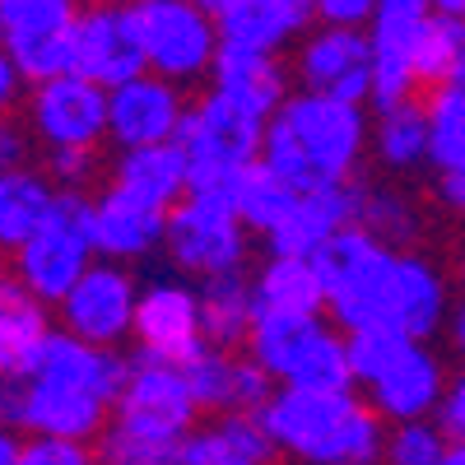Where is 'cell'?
<instances>
[{
    "label": "cell",
    "instance_id": "cell-30",
    "mask_svg": "<svg viewBox=\"0 0 465 465\" xmlns=\"http://www.w3.org/2000/svg\"><path fill=\"white\" fill-rule=\"evenodd\" d=\"M372 159L391 177H410L419 168H433L429 107L419 98L396 103V107H377L372 112Z\"/></svg>",
    "mask_w": 465,
    "mask_h": 465
},
{
    "label": "cell",
    "instance_id": "cell-47",
    "mask_svg": "<svg viewBox=\"0 0 465 465\" xmlns=\"http://www.w3.org/2000/svg\"><path fill=\"white\" fill-rule=\"evenodd\" d=\"M447 465H465V447H456V442H451V451H447Z\"/></svg>",
    "mask_w": 465,
    "mask_h": 465
},
{
    "label": "cell",
    "instance_id": "cell-35",
    "mask_svg": "<svg viewBox=\"0 0 465 465\" xmlns=\"http://www.w3.org/2000/svg\"><path fill=\"white\" fill-rule=\"evenodd\" d=\"M423 107H429V131H433V168L429 173H442L465 153V80L433 89L423 98Z\"/></svg>",
    "mask_w": 465,
    "mask_h": 465
},
{
    "label": "cell",
    "instance_id": "cell-25",
    "mask_svg": "<svg viewBox=\"0 0 465 465\" xmlns=\"http://www.w3.org/2000/svg\"><path fill=\"white\" fill-rule=\"evenodd\" d=\"M256 322H317L326 317V284L312 261L265 256L252 270Z\"/></svg>",
    "mask_w": 465,
    "mask_h": 465
},
{
    "label": "cell",
    "instance_id": "cell-31",
    "mask_svg": "<svg viewBox=\"0 0 465 465\" xmlns=\"http://www.w3.org/2000/svg\"><path fill=\"white\" fill-rule=\"evenodd\" d=\"M56 201H61V186L37 163L0 173V247L19 252L33 232L52 219Z\"/></svg>",
    "mask_w": 465,
    "mask_h": 465
},
{
    "label": "cell",
    "instance_id": "cell-49",
    "mask_svg": "<svg viewBox=\"0 0 465 465\" xmlns=\"http://www.w3.org/2000/svg\"><path fill=\"white\" fill-rule=\"evenodd\" d=\"M173 465H182V460H173Z\"/></svg>",
    "mask_w": 465,
    "mask_h": 465
},
{
    "label": "cell",
    "instance_id": "cell-10",
    "mask_svg": "<svg viewBox=\"0 0 465 465\" xmlns=\"http://www.w3.org/2000/svg\"><path fill=\"white\" fill-rule=\"evenodd\" d=\"M149 74L191 89L214 80V65L223 56V37L214 28V15L205 0H135Z\"/></svg>",
    "mask_w": 465,
    "mask_h": 465
},
{
    "label": "cell",
    "instance_id": "cell-7",
    "mask_svg": "<svg viewBox=\"0 0 465 465\" xmlns=\"http://www.w3.org/2000/svg\"><path fill=\"white\" fill-rule=\"evenodd\" d=\"M89 201L94 196H65V191H61L52 219L37 228L19 252H10V270H5V275L28 298L52 307V312L70 298V289L80 284L94 270V261H98L94 228H89Z\"/></svg>",
    "mask_w": 465,
    "mask_h": 465
},
{
    "label": "cell",
    "instance_id": "cell-27",
    "mask_svg": "<svg viewBox=\"0 0 465 465\" xmlns=\"http://www.w3.org/2000/svg\"><path fill=\"white\" fill-rule=\"evenodd\" d=\"M52 335H56L52 307L28 298L10 275L0 280V372H5V381H24Z\"/></svg>",
    "mask_w": 465,
    "mask_h": 465
},
{
    "label": "cell",
    "instance_id": "cell-41",
    "mask_svg": "<svg viewBox=\"0 0 465 465\" xmlns=\"http://www.w3.org/2000/svg\"><path fill=\"white\" fill-rule=\"evenodd\" d=\"M433 196H438V205H442L447 214L465 219V153H460L451 168L433 173Z\"/></svg>",
    "mask_w": 465,
    "mask_h": 465
},
{
    "label": "cell",
    "instance_id": "cell-46",
    "mask_svg": "<svg viewBox=\"0 0 465 465\" xmlns=\"http://www.w3.org/2000/svg\"><path fill=\"white\" fill-rule=\"evenodd\" d=\"M438 10L451 15V19H465V0H438Z\"/></svg>",
    "mask_w": 465,
    "mask_h": 465
},
{
    "label": "cell",
    "instance_id": "cell-26",
    "mask_svg": "<svg viewBox=\"0 0 465 465\" xmlns=\"http://www.w3.org/2000/svg\"><path fill=\"white\" fill-rule=\"evenodd\" d=\"M289 65L275 61V56H252V52H228L219 56L214 65V80H210V94L228 98L232 107H242L252 116H261V122H270L284 103H289Z\"/></svg>",
    "mask_w": 465,
    "mask_h": 465
},
{
    "label": "cell",
    "instance_id": "cell-16",
    "mask_svg": "<svg viewBox=\"0 0 465 465\" xmlns=\"http://www.w3.org/2000/svg\"><path fill=\"white\" fill-rule=\"evenodd\" d=\"M140 280L131 265L94 261V270L70 289V298L56 307V326L84 344L122 349L135 340V312H140Z\"/></svg>",
    "mask_w": 465,
    "mask_h": 465
},
{
    "label": "cell",
    "instance_id": "cell-21",
    "mask_svg": "<svg viewBox=\"0 0 465 465\" xmlns=\"http://www.w3.org/2000/svg\"><path fill=\"white\" fill-rule=\"evenodd\" d=\"M186 381H191V396H196L201 414H261L270 401H275L280 386L265 377V368H256L247 354H232V349H205L196 354L186 368Z\"/></svg>",
    "mask_w": 465,
    "mask_h": 465
},
{
    "label": "cell",
    "instance_id": "cell-8",
    "mask_svg": "<svg viewBox=\"0 0 465 465\" xmlns=\"http://www.w3.org/2000/svg\"><path fill=\"white\" fill-rule=\"evenodd\" d=\"M201 423H205L201 405L191 396V381H186L182 368L131 354V372H126V386H122V401H116V414H112L116 433L140 438V442L182 460L186 438L196 433Z\"/></svg>",
    "mask_w": 465,
    "mask_h": 465
},
{
    "label": "cell",
    "instance_id": "cell-33",
    "mask_svg": "<svg viewBox=\"0 0 465 465\" xmlns=\"http://www.w3.org/2000/svg\"><path fill=\"white\" fill-rule=\"evenodd\" d=\"M293 201H298V191L275 168H265V163L247 168L238 182H232V191H228V205L238 210V219L247 223V232H261V238H270V232L284 223V214L293 210Z\"/></svg>",
    "mask_w": 465,
    "mask_h": 465
},
{
    "label": "cell",
    "instance_id": "cell-42",
    "mask_svg": "<svg viewBox=\"0 0 465 465\" xmlns=\"http://www.w3.org/2000/svg\"><path fill=\"white\" fill-rule=\"evenodd\" d=\"M28 144H33L28 126H15V122L0 126V173L28 168V163H33V159H28Z\"/></svg>",
    "mask_w": 465,
    "mask_h": 465
},
{
    "label": "cell",
    "instance_id": "cell-9",
    "mask_svg": "<svg viewBox=\"0 0 465 465\" xmlns=\"http://www.w3.org/2000/svg\"><path fill=\"white\" fill-rule=\"evenodd\" d=\"M163 256H168V265L177 270V275L196 280V284L247 275L252 232L223 196H186L168 214Z\"/></svg>",
    "mask_w": 465,
    "mask_h": 465
},
{
    "label": "cell",
    "instance_id": "cell-40",
    "mask_svg": "<svg viewBox=\"0 0 465 465\" xmlns=\"http://www.w3.org/2000/svg\"><path fill=\"white\" fill-rule=\"evenodd\" d=\"M438 423H442V433L456 447H465V363L451 372V386H447V401L438 410Z\"/></svg>",
    "mask_w": 465,
    "mask_h": 465
},
{
    "label": "cell",
    "instance_id": "cell-17",
    "mask_svg": "<svg viewBox=\"0 0 465 465\" xmlns=\"http://www.w3.org/2000/svg\"><path fill=\"white\" fill-rule=\"evenodd\" d=\"M433 24L429 0H377V19L368 28L372 47V74H377V98L372 107H396L410 103L423 89V37Z\"/></svg>",
    "mask_w": 465,
    "mask_h": 465
},
{
    "label": "cell",
    "instance_id": "cell-12",
    "mask_svg": "<svg viewBox=\"0 0 465 465\" xmlns=\"http://www.w3.org/2000/svg\"><path fill=\"white\" fill-rule=\"evenodd\" d=\"M24 126L43 153H98L107 140V89L84 74L33 84L24 103Z\"/></svg>",
    "mask_w": 465,
    "mask_h": 465
},
{
    "label": "cell",
    "instance_id": "cell-43",
    "mask_svg": "<svg viewBox=\"0 0 465 465\" xmlns=\"http://www.w3.org/2000/svg\"><path fill=\"white\" fill-rule=\"evenodd\" d=\"M0 103H5V107L28 103V80L19 74V65H15V61H5V56H0Z\"/></svg>",
    "mask_w": 465,
    "mask_h": 465
},
{
    "label": "cell",
    "instance_id": "cell-2",
    "mask_svg": "<svg viewBox=\"0 0 465 465\" xmlns=\"http://www.w3.org/2000/svg\"><path fill=\"white\" fill-rule=\"evenodd\" d=\"M372 153L368 107L331 103L317 94H289V103L270 116L261 163L275 168L298 196L307 191H349Z\"/></svg>",
    "mask_w": 465,
    "mask_h": 465
},
{
    "label": "cell",
    "instance_id": "cell-37",
    "mask_svg": "<svg viewBox=\"0 0 465 465\" xmlns=\"http://www.w3.org/2000/svg\"><path fill=\"white\" fill-rule=\"evenodd\" d=\"M43 173L65 191V196H94L98 177V153H43Z\"/></svg>",
    "mask_w": 465,
    "mask_h": 465
},
{
    "label": "cell",
    "instance_id": "cell-28",
    "mask_svg": "<svg viewBox=\"0 0 465 465\" xmlns=\"http://www.w3.org/2000/svg\"><path fill=\"white\" fill-rule=\"evenodd\" d=\"M349 191H354V228L372 232L377 242L396 247V252H414V242L423 238V210L401 182L359 177Z\"/></svg>",
    "mask_w": 465,
    "mask_h": 465
},
{
    "label": "cell",
    "instance_id": "cell-45",
    "mask_svg": "<svg viewBox=\"0 0 465 465\" xmlns=\"http://www.w3.org/2000/svg\"><path fill=\"white\" fill-rule=\"evenodd\" d=\"M19 451H24V433H0V465H19Z\"/></svg>",
    "mask_w": 465,
    "mask_h": 465
},
{
    "label": "cell",
    "instance_id": "cell-4",
    "mask_svg": "<svg viewBox=\"0 0 465 465\" xmlns=\"http://www.w3.org/2000/svg\"><path fill=\"white\" fill-rule=\"evenodd\" d=\"M349 368H354V391L381 414L386 429L438 419L451 386L438 349L396 331L349 335Z\"/></svg>",
    "mask_w": 465,
    "mask_h": 465
},
{
    "label": "cell",
    "instance_id": "cell-29",
    "mask_svg": "<svg viewBox=\"0 0 465 465\" xmlns=\"http://www.w3.org/2000/svg\"><path fill=\"white\" fill-rule=\"evenodd\" d=\"M280 451L270 442L261 414L205 419L182 447V465H275Z\"/></svg>",
    "mask_w": 465,
    "mask_h": 465
},
{
    "label": "cell",
    "instance_id": "cell-32",
    "mask_svg": "<svg viewBox=\"0 0 465 465\" xmlns=\"http://www.w3.org/2000/svg\"><path fill=\"white\" fill-rule=\"evenodd\" d=\"M201 317H205V340L214 349L242 354L252 331H256V289L252 275H228L201 284Z\"/></svg>",
    "mask_w": 465,
    "mask_h": 465
},
{
    "label": "cell",
    "instance_id": "cell-3",
    "mask_svg": "<svg viewBox=\"0 0 465 465\" xmlns=\"http://www.w3.org/2000/svg\"><path fill=\"white\" fill-rule=\"evenodd\" d=\"M261 423L293 465H381L391 433L359 391H275Z\"/></svg>",
    "mask_w": 465,
    "mask_h": 465
},
{
    "label": "cell",
    "instance_id": "cell-11",
    "mask_svg": "<svg viewBox=\"0 0 465 465\" xmlns=\"http://www.w3.org/2000/svg\"><path fill=\"white\" fill-rule=\"evenodd\" d=\"M80 19L84 5L74 0H5L0 5V56L19 65L28 89L74 74Z\"/></svg>",
    "mask_w": 465,
    "mask_h": 465
},
{
    "label": "cell",
    "instance_id": "cell-22",
    "mask_svg": "<svg viewBox=\"0 0 465 465\" xmlns=\"http://www.w3.org/2000/svg\"><path fill=\"white\" fill-rule=\"evenodd\" d=\"M89 228H94L98 261L140 265L153 252H163L168 214H159V210H149V205L122 196L116 186H103V191H94V201H89Z\"/></svg>",
    "mask_w": 465,
    "mask_h": 465
},
{
    "label": "cell",
    "instance_id": "cell-38",
    "mask_svg": "<svg viewBox=\"0 0 465 465\" xmlns=\"http://www.w3.org/2000/svg\"><path fill=\"white\" fill-rule=\"evenodd\" d=\"M19 465H103L98 447L65 442V438H24Z\"/></svg>",
    "mask_w": 465,
    "mask_h": 465
},
{
    "label": "cell",
    "instance_id": "cell-18",
    "mask_svg": "<svg viewBox=\"0 0 465 465\" xmlns=\"http://www.w3.org/2000/svg\"><path fill=\"white\" fill-rule=\"evenodd\" d=\"M74 74H84V80H94L107 94L140 80V74H149L135 0H94V5H84Z\"/></svg>",
    "mask_w": 465,
    "mask_h": 465
},
{
    "label": "cell",
    "instance_id": "cell-5",
    "mask_svg": "<svg viewBox=\"0 0 465 465\" xmlns=\"http://www.w3.org/2000/svg\"><path fill=\"white\" fill-rule=\"evenodd\" d=\"M265 126L270 122L232 107L228 98H219L210 89H201V98H191L186 126L177 135V149L191 163V196H223L228 201L232 182L261 163Z\"/></svg>",
    "mask_w": 465,
    "mask_h": 465
},
{
    "label": "cell",
    "instance_id": "cell-23",
    "mask_svg": "<svg viewBox=\"0 0 465 465\" xmlns=\"http://www.w3.org/2000/svg\"><path fill=\"white\" fill-rule=\"evenodd\" d=\"M107 186H116L122 196L173 214L186 196H191V163L177 144H153V149H126L116 153L112 168H107Z\"/></svg>",
    "mask_w": 465,
    "mask_h": 465
},
{
    "label": "cell",
    "instance_id": "cell-48",
    "mask_svg": "<svg viewBox=\"0 0 465 465\" xmlns=\"http://www.w3.org/2000/svg\"><path fill=\"white\" fill-rule=\"evenodd\" d=\"M460 265H465V247H460Z\"/></svg>",
    "mask_w": 465,
    "mask_h": 465
},
{
    "label": "cell",
    "instance_id": "cell-15",
    "mask_svg": "<svg viewBox=\"0 0 465 465\" xmlns=\"http://www.w3.org/2000/svg\"><path fill=\"white\" fill-rule=\"evenodd\" d=\"M289 74L298 94H317L331 103L368 107L377 98V74H372V47L368 33L359 28H326L317 24L289 56Z\"/></svg>",
    "mask_w": 465,
    "mask_h": 465
},
{
    "label": "cell",
    "instance_id": "cell-1",
    "mask_svg": "<svg viewBox=\"0 0 465 465\" xmlns=\"http://www.w3.org/2000/svg\"><path fill=\"white\" fill-rule=\"evenodd\" d=\"M312 265L326 284V317L344 335L396 331L433 344L451 326L447 270L423 252H396L363 228H344Z\"/></svg>",
    "mask_w": 465,
    "mask_h": 465
},
{
    "label": "cell",
    "instance_id": "cell-44",
    "mask_svg": "<svg viewBox=\"0 0 465 465\" xmlns=\"http://www.w3.org/2000/svg\"><path fill=\"white\" fill-rule=\"evenodd\" d=\"M447 335H451V349L460 354V363H465V289H460V298H456V312H451V326H447Z\"/></svg>",
    "mask_w": 465,
    "mask_h": 465
},
{
    "label": "cell",
    "instance_id": "cell-6",
    "mask_svg": "<svg viewBox=\"0 0 465 465\" xmlns=\"http://www.w3.org/2000/svg\"><path fill=\"white\" fill-rule=\"evenodd\" d=\"M242 354L280 391H354L349 335L331 322H256Z\"/></svg>",
    "mask_w": 465,
    "mask_h": 465
},
{
    "label": "cell",
    "instance_id": "cell-39",
    "mask_svg": "<svg viewBox=\"0 0 465 465\" xmlns=\"http://www.w3.org/2000/svg\"><path fill=\"white\" fill-rule=\"evenodd\" d=\"M372 19H377V0H317V24H326V28L368 33Z\"/></svg>",
    "mask_w": 465,
    "mask_h": 465
},
{
    "label": "cell",
    "instance_id": "cell-34",
    "mask_svg": "<svg viewBox=\"0 0 465 465\" xmlns=\"http://www.w3.org/2000/svg\"><path fill=\"white\" fill-rule=\"evenodd\" d=\"M423 89H442V84H456L465 80V19H451L433 5V24H429V37H423Z\"/></svg>",
    "mask_w": 465,
    "mask_h": 465
},
{
    "label": "cell",
    "instance_id": "cell-19",
    "mask_svg": "<svg viewBox=\"0 0 465 465\" xmlns=\"http://www.w3.org/2000/svg\"><path fill=\"white\" fill-rule=\"evenodd\" d=\"M228 52L284 56L317 28V0H205Z\"/></svg>",
    "mask_w": 465,
    "mask_h": 465
},
{
    "label": "cell",
    "instance_id": "cell-24",
    "mask_svg": "<svg viewBox=\"0 0 465 465\" xmlns=\"http://www.w3.org/2000/svg\"><path fill=\"white\" fill-rule=\"evenodd\" d=\"M344 228H354V191H307L293 201L284 223L265 238L270 256L317 261Z\"/></svg>",
    "mask_w": 465,
    "mask_h": 465
},
{
    "label": "cell",
    "instance_id": "cell-36",
    "mask_svg": "<svg viewBox=\"0 0 465 465\" xmlns=\"http://www.w3.org/2000/svg\"><path fill=\"white\" fill-rule=\"evenodd\" d=\"M451 438L442 433L438 419H423V423H396L386 433V456L381 465H447Z\"/></svg>",
    "mask_w": 465,
    "mask_h": 465
},
{
    "label": "cell",
    "instance_id": "cell-14",
    "mask_svg": "<svg viewBox=\"0 0 465 465\" xmlns=\"http://www.w3.org/2000/svg\"><path fill=\"white\" fill-rule=\"evenodd\" d=\"M116 405L70 391V386H52V381H5L0 391V419L10 433L24 438H65V442H89L98 447L112 429Z\"/></svg>",
    "mask_w": 465,
    "mask_h": 465
},
{
    "label": "cell",
    "instance_id": "cell-20",
    "mask_svg": "<svg viewBox=\"0 0 465 465\" xmlns=\"http://www.w3.org/2000/svg\"><path fill=\"white\" fill-rule=\"evenodd\" d=\"M186 112H191L186 89L159 80V74H140V80L107 94V144H116V153L177 144Z\"/></svg>",
    "mask_w": 465,
    "mask_h": 465
},
{
    "label": "cell",
    "instance_id": "cell-13",
    "mask_svg": "<svg viewBox=\"0 0 465 465\" xmlns=\"http://www.w3.org/2000/svg\"><path fill=\"white\" fill-rule=\"evenodd\" d=\"M205 349L210 340H205V317H201V284L177 275V270L149 275L140 289V312H135V354L186 368Z\"/></svg>",
    "mask_w": 465,
    "mask_h": 465
}]
</instances>
